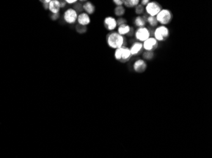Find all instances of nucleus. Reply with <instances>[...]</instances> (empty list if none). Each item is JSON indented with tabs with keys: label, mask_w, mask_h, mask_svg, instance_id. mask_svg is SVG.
<instances>
[{
	"label": "nucleus",
	"mask_w": 212,
	"mask_h": 158,
	"mask_svg": "<svg viewBox=\"0 0 212 158\" xmlns=\"http://www.w3.org/2000/svg\"><path fill=\"white\" fill-rule=\"evenodd\" d=\"M147 68H148V64L147 62L143 59H137L133 65V70L135 73H143Z\"/></svg>",
	"instance_id": "9"
},
{
	"label": "nucleus",
	"mask_w": 212,
	"mask_h": 158,
	"mask_svg": "<svg viewBox=\"0 0 212 158\" xmlns=\"http://www.w3.org/2000/svg\"><path fill=\"white\" fill-rule=\"evenodd\" d=\"M104 25L107 30L112 32L118 27L116 19L115 17H111V16H108L104 20Z\"/></svg>",
	"instance_id": "11"
},
{
	"label": "nucleus",
	"mask_w": 212,
	"mask_h": 158,
	"mask_svg": "<svg viewBox=\"0 0 212 158\" xmlns=\"http://www.w3.org/2000/svg\"><path fill=\"white\" fill-rule=\"evenodd\" d=\"M154 30H151L150 28L146 27L137 28L134 32V36L136 40L140 42H144L149 37H153Z\"/></svg>",
	"instance_id": "5"
},
{
	"label": "nucleus",
	"mask_w": 212,
	"mask_h": 158,
	"mask_svg": "<svg viewBox=\"0 0 212 158\" xmlns=\"http://www.w3.org/2000/svg\"><path fill=\"white\" fill-rule=\"evenodd\" d=\"M73 8H74L78 13V12L81 13V12H83V5H81V3H78V2H77L76 4H74Z\"/></svg>",
	"instance_id": "23"
},
{
	"label": "nucleus",
	"mask_w": 212,
	"mask_h": 158,
	"mask_svg": "<svg viewBox=\"0 0 212 158\" xmlns=\"http://www.w3.org/2000/svg\"><path fill=\"white\" fill-rule=\"evenodd\" d=\"M78 16V13L73 8H69L64 13L63 19L65 22L71 25L77 22Z\"/></svg>",
	"instance_id": "7"
},
{
	"label": "nucleus",
	"mask_w": 212,
	"mask_h": 158,
	"mask_svg": "<svg viewBox=\"0 0 212 158\" xmlns=\"http://www.w3.org/2000/svg\"><path fill=\"white\" fill-rule=\"evenodd\" d=\"M76 30L78 33L80 34H83L86 33L87 32V27L77 24L76 26Z\"/></svg>",
	"instance_id": "21"
},
{
	"label": "nucleus",
	"mask_w": 212,
	"mask_h": 158,
	"mask_svg": "<svg viewBox=\"0 0 212 158\" xmlns=\"http://www.w3.org/2000/svg\"><path fill=\"white\" fill-rule=\"evenodd\" d=\"M161 10V5L155 1H150L149 3L145 7V11L149 16H151V17H156Z\"/></svg>",
	"instance_id": "6"
},
{
	"label": "nucleus",
	"mask_w": 212,
	"mask_h": 158,
	"mask_svg": "<svg viewBox=\"0 0 212 158\" xmlns=\"http://www.w3.org/2000/svg\"><path fill=\"white\" fill-rule=\"evenodd\" d=\"M106 42L110 48L116 50L125 46L126 38L125 36L119 34L117 32L112 31L107 35Z\"/></svg>",
	"instance_id": "1"
},
{
	"label": "nucleus",
	"mask_w": 212,
	"mask_h": 158,
	"mask_svg": "<svg viewBox=\"0 0 212 158\" xmlns=\"http://www.w3.org/2000/svg\"><path fill=\"white\" fill-rule=\"evenodd\" d=\"M139 4H140L139 0H124L123 3L125 7L128 8H135Z\"/></svg>",
	"instance_id": "17"
},
{
	"label": "nucleus",
	"mask_w": 212,
	"mask_h": 158,
	"mask_svg": "<svg viewBox=\"0 0 212 158\" xmlns=\"http://www.w3.org/2000/svg\"><path fill=\"white\" fill-rule=\"evenodd\" d=\"M66 2L68 5H74L78 2V1L77 0H66Z\"/></svg>",
	"instance_id": "27"
},
{
	"label": "nucleus",
	"mask_w": 212,
	"mask_h": 158,
	"mask_svg": "<svg viewBox=\"0 0 212 158\" xmlns=\"http://www.w3.org/2000/svg\"><path fill=\"white\" fill-rule=\"evenodd\" d=\"M66 1H65V2H64V1H62V2H60V7H61V8H64V7H66Z\"/></svg>",
	"instance_id": "29"
},
{
	"label": "nucleus",
	"mask_w": 212,
	"mask_h": 158,
	"mask_svg": "<svg viewBox=\"0 0 212 158\" xmlns=\"http://www.w3.org/2000/svg\"><path fill=\"white\" fill-rule=\"evenodd\" d=\"M60 17V15L59 13H56V14H52L51 15V19L52 20H57L59 19Z\"/></svg>",
	"instance_id": "26"
},
{
	"label": "nucleus",
	"mask_w": 212,
	"mask_h": 158,
	"mask_svg": "<svg viewBox=\"0 0 212 158\" xmlns=\"http://www.w3.org/2000/svg\"><path fill=\"white\" fill-rule=\"evenodd\" d=\"M146 19H147V17H145V16H141V15L137 16V17L134 20V25L137 28L145 27Z\"/></svg>",
	"instance_id": "15"
},
{
	"label": "nucleus",
	"mask_w": 212,
	"mask_h": 158,
	"mask_svg": "<svg viewBox=\"0 0 212 158\" xmlns=\"http://www.w3.org/2000/svg\"><path fill=\"white\" fill-rule=\"evenodd\" d=\"M78 24L87 27L88 25L91 22V19L90 17V15L86 13L85 12H81L78 14V19H77Z\"/></svg>",
	"instance_id": "12"
},
{
	"label": "nucleus",
	"mask_w": 212,
	"mask_h": 158,
	"mask_svg": "<svg viewBox=\"0 0 212 158\" xmlns=\"http://www.w3.org/2000/svg\"><path fill=\"white\" fill-rule=\"evenodd\" d=\"M51 0H45V1H41L42 3H50Z\"/></svg>",
	"instance_id": "31"
},
{
	"label": "nucleus",
	"mask_w": 212,
	"mask_h": 158,
	"mask_svg": "<svg viewBox=\"0 0 212 158\" xmlns=\"http://www.w3.org/2000/svg\"><path fill=\"white\" fill-rule=\"evenodd\" d=\"M146 22H148L151 28H156L158 26V22L156 20V17H151L148 16L146 19Z\"/></svg>",
	"instance_id": "19"
},
{
	"label": "nucleus",
	"mask_w": 212,
	"mask_h": 158,
	"mask_svg": "<svg viewBox=\"0 0 212 158\" xmlns=\"http://www.w3.org/2000/svg\"><path fill=\"white\" fill-rule=\"evenodd\" d=\"M145 11V7H143L141 4L138 5L135 8V13L139 15H141L143 14Z\"/></svg>",
	"instance_id": "22"
},
{
	"label": "nucleus",
	"mask_w": 212,
	"mask_h": 158,
	"mask_svg": "<svg viewBox=\"0 0 212 158\" xmlns=\"http://www.w3.org/2000/svg\"><path fill=\"white\" fill-rule=\"evenodd\" d=\"M117 33L123 36H128V37H130L134 35V31L133 28L130 25L128 24H125L118 26Z\"/></svg>",
	"instance_id": "10"
},
{
	"label": "nucleus",
	"mask_w": 212,
	"mask_h": 158,
	"mask_svg": "<svg viewBox=\"0 0 212 158\" xmlns=\"http://www.w3.org/2000/svg\"><path fill=\"white\" fill-rule=\"evenodd\" d=\"M170 34V31L167 26L159 25L155 28L153 32V37L159 42H164L167 41Z\"/></svg>",
	"instance_id": "2"
},
{
	"label": "nucleus",
	"mask_w": 212,
	"mask_h": 158,
	"mask_svg": "<svg viewBox=\"0 0 212 158\" xmlns=\"http://www.w3.org/2000/svg\"><path fill=\"white\" fill-rule=\"evenodd\" d=\"M149 0H142V1L141 2H140V4H141L143 7H145L147 5H148L149 3Z\"/></svg>",
	"instance_id": "28"
},
{
	"label": "nucleus",
	"mask_w": 212,
	"mask_h": 158,
	"mask_svg": "<svg viewBox=\"0 0 212 158\" xmlns=\"http://www.w3.org/2000/svg\"><path fill=\"white\" fill-rule=\"evenodd\" d=\"M112 2L116 5V7H120L123 5L124 0H113Z\"/></svg>",
	"instance_id": "25"
},
{
	"label": "nucleus",
	"mask_w": 212,
	"mask_h": 158,
	"mask_svg": "<svg viewBox=\"0 0 212 158\" xmlns=\"http://www.w3.org/2000/svg\"><path fill=\"white\" fill-rule=\"evenodd\" d=\"M114 55H115V58L116 61L122 63L128 62L132 57L130 48L126 46L116 50Z\"/></svg>",
	"instance_id": "3"
},
{
	"label": "nucleus",
	"mask_w": 212,
	"mask_h": 158,
	"mask_svg": "<svg viewBox=\"0 0 212 158\" xmlns=\"http://www.w3.org/2000/svg\"><path fill=\"white\" fill-rule=\"evenodd\" d=\"M154 53L153 51H145L142 53L143 59L146 61H151L154 58Z\"/></svg>",
	"instance_id": "20"
},
{
	"label": "nucleus",
	"mask_w": 212,
	"mask_h": 158,
	"mask_svg": "<svg viewBox=\"0 0 212 158\" xmlns=\"http://www.w3.org/2000/svg\"><path fill=\"white\" fill-rule=\"evenodd\" d=\"M130 51L131 53L132 56H135L139 55L143 51V44L142 42L136 41L134 42L131 47H130Z\"/></svg>",
	"instance_id": "13"
},
{
	"label": "nucleus",
	"mask_w": 212,
	"mask_h": 158,
	"mask_svg": "<svg viewBox=\"0 0 212 158\" xmlns=\"http://www.w3.org/2000/svg\"><path fill=\"white\" fill-rule=\"evenodd\" d=\"M143 50L146 51H153L156 50L159 46V42L153 37H149L148 39L142 42Z\"/></svg>",
	"instance_id": "8"
},
{
	"label": "nucleus",
	"mask_w": 212,
	"mask_h": 158,
	"mask_svg": "<svg viewBox=\"0 0 212 158\" xmlns=\"http://www.w3.org/2000/svg\"><path fill=\"white\" fill-rule=\"evenodd\" d=\"M156 18L158 24H160L161 25L167 26L172 22L173 15L170 10L162 8V10L156 16Z\"/></svg>",
	"instance_id": "4"
},
{
	"label": "nucleus",
	"mask_w": 212,
	"mask_h": 158,
	"mask_svg": "<svg viewBox=\"0 0 212 158\" xmlns=\"http://www.w3.org/2000/svg\"><path fill=\"white\" fill-rule=\"evenodd\" d=\"M60 7V2L59 0H51L48 5V10L52 14L59 13Z\"/></svg>",
	"instance_id": "14"
},
{
	"label": "nucleus",
	"mask_w": 212,
	"mask_h": 158,
	"mask_svg": "<svg viewBox=\"0 0 212 158\" xmlns=\"http://www.w3.org/2000/svg\"><path fill=\"white\" fill-rule=\"evenodd\" d=\"M43 7L45 10H48V5H49V3H43Z\"/></svg>",
	"instance_id": "30"
},
{
	"label": "nucleus",
	"mask_w": 212,
	"mask_h": 158,
	"mask_svg": "<svg viewBox=\"0 0 212 158\" xmlns=\"http://www.w3.org/2000/svg\"><path fill=\"white\" fill-rule=\"evenodd\" d=\"M126 10L123 6L120 7H116L115 10H114V13L117 17H122L125 14Z\"/></svg>",
	"instance_id": "18"
},
{
	"label": "nucleus",
	"mask_w": 212,
	"mask_h": 158,
	"mask_svg": "<svg viewBox=\"0 0 212 158\" xmlns=\"http://www.w3.org/2000/svg\"><path fill=\"white\" fill-rule=\"evenodd\" d=\"M116 22H117V25H118V26L121 25H122V24H127V20H126V19H125L123 18V17L118 18V19L116 20Z\"/></svg>",
	"instance_id": "24"
},
{
	"label": "nucleus",
	"mask_w": 212,
	"mask_h": 158,
	"mask_svg": "<svg viewBox=\"0 0 212 158\" xmlns=\"http://www.w3.org/2000/svg\"><path fill=\"white\" fill-rule=\"evenodd\" d=\"M83 10L85 11L88 15H92L95 11V5L90 2H85V3L83 5Z\"/></svg>",
	"instance_id": "16"
}]
</instances>
